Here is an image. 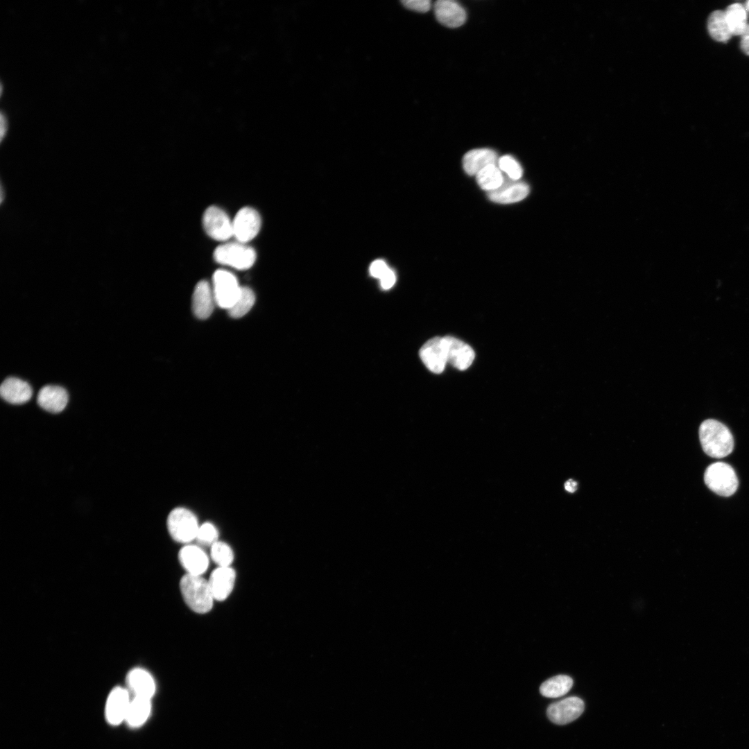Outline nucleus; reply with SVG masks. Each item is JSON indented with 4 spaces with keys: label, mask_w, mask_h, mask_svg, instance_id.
I'll use <instances>...</instances> for the list:
<instances>
[{
    "label": "nucleus",
    "mask_w": 749,
    "mask_h": 749,
    "mask_svg": "<svg viewBox=\"0 0 749 749\" xmlns=\"http://www.w3.org/2000/svg\"><path fill=\"white\" fill-rule=\"evenodd\" d=\"M699 438L702 448L708 456L721 458L733 450L734 440L728 428L723 423L712 419L703 421L699 427Z\"/></svg>",
    "instance_id": "1"
},
{
    "label": "nucleus",
    "mask_w": 749,
    "mask_h": 749,
    "mask_svg": "<svg viewBox=\"0 0 749 749\" xmlns=\"http://www.w3.org/2000/svg\"><path fill=\"white\" fill-rule=\"evenodd\" d=\"M182 597L191 610L198 614L210 611L214 601L208 580L202 576L186 574L180 582Z\"/></svg>",
    "instance_id": "2"
},
{
    "label": "nucleus",
    "mask_w": 749,
    "mask_h": 749,
    "mask_svg": "<svg viewBox=\"0 0 749 749\" xmlns=\"http://www.w3.org/2000/svg\"><path fill=\"white\" fill-rule=\"evenodd\" d=\"M166 524L171 537L186 544L196 540L200 526L195 514L183 507L173 509L168 515Z\"/></svg>",
    "instance_id": "3"
},
{
    "label": "nucleus",
    "mask_w": 749,
    "mask_h": 749,
    "mask_svg": "<svg viewBox=\"0 0 749 749\" xmlns=\"http://www.w3.org/2000/svg\"><path fill=\"white\" fill-rule=\"evenodd\" d=\"M215 261L237 270L250 268L256 260L255 250L239 241L230 242L218 246L214 252Z\"/></svg>",
    "instance_id": "4"
},
{
    "label": "nucleus",
    "mask_w": 749,
    "mask_h": 749,
    "mask_svg": "<svg viewBox=\"0 0 749 749\" xmlns=\"http://www.w3.org/2000/svg\"><path fill=\"white\" fill-rule=\"evenodd\" d=\"M704 481L712 491L723 497L732 495L738 487V479L734 469L723 462H716L708 466L705 472Z\"/></svg>",
    "instance_id": "5"
},
{
    "label": "nucleus",
    "mask_w": 749,
    "mask_h": 749,
    "mask_svg": "<svg viewBox=\"0 0 749 749\" xmlns=\"http://www.w3.org/2000/svg\"><path fill=\"white\" fill-rule=\"evenodd\" d=\"M212 287L216 304L227 310L233 305L241 289L236 277L223 269L217 270L214 273Z\"/></svg>",
    "instance_id": "6"
},
{
    "label": "nucleus",
    "mask_w": 749,
    "mask_h": 749,
    "mask_svg": "<svg viewBox=\"0 0 749 749\" xmlns=\"http://www.w3.org/2000/svg\"><path fill=\"white\" fill-rule=\"evenodd\" d=\"M203 225L206 233L216 241H224L233 236L232 221L218 207L210 206L205 211Z\"/></svg>",
    "instance_id": "7"
},
{
    "label": "nucleus",
    "mask_w": 749,
    "mask_h": 749,
    "mask_svg": "<svg viewBox=\"0 0 749 749\" xmlns=\"http://www.w3.org/2000/svg\"><path fill=\"white\" fill-rule=\"evenodd\" d=\"M261 217L253 208L241 209L232 221L233 236L236 241L246 243L253 239L261 227Z\"/></svg>",
    "instance_id": "8"
},
{
    "label": "nucleus",
    "mask_w": 749,
    "mask_h": 749,
    "mask_svg": "<svg viewBox=\"0 0 749 749\" xmlns=\"http://www.w3.org/2000/svg\"><path fill=\"white\" fill-rule=\"evenodd\" d=\"M585 709L584 702L571 696L551 704L546 711L549 720L557 725H565L578 718Z\"/></svg>",
    "instance_id": "9"
},
{
    "label": "nucleus",
    "mask_w": 749,
    "mask_h": 749,
    "mask_svg": "<svg viewBox=\"0 0 749 749\" xmlns=\"http://www.w3.org/2000/svg\"><path fill=\"white\" fill-rule=\"evenodd\" d=\"M419 355L430 371L441 373L447 363L444 338L434 337L427 341L420 348Z\"/></svg>",
    "instance_id": "10"
},
{
    "label": "nucleus",
    "mask_w": 749,
    "mask_h": 749,
    "mask_svg": "<svg viewBox=\"0 0 749 749\" xmlns=\"http://www.w3.org/2000/svg\"><path fill=\"white\" fill-rule=\"evenodd\" d=\"M130 700L126 689L120 687L114 688L106 701L105 712L107 721L112 725L125 721Z\"/></svg>",
    "instance_id": "11"
},
{
    "label": "nucleus",
    "mask_w": 749,
    "mask_h": 749,
    "mask_svg": "<svg viewBox=\"0 0 749 749\" xmlns=\"http://www.w3.org/2000/svg\"><path fill=\"white\" fill-rule=\"evenodd\" d=\"M443 338L446 346L447 363L460 370L467 369L475 357L472 348L456 338L450 336Z\"/></svg>",
    "instance_id": "12"
},
{
    "label": "nucleus",
    "mask_w": 749,
    "mask_h": 749,
    "mask_svg": "<svg viewBox=\"0 0 749 749\" xmlns=\"http://www.w3.org/2000/svg\"><path fill=\"white\" fill-rule=\"evenodd\" d=\"M179 560L187 574L202 576L208 568L209 558L198 545L187 544L180 551Z\"/></svg>",
    "instance_id": "13"
},
{
    "label": "nucleus",
    "mask_w": 749,
    "mask_h": 749,
    "mask_svg": "<svg viewBox=\"0 0 749 749\" xmlns=\"http://www.w3.org/2000/svg\"><path fill=\"white\" fill-rule=\"evenodd\" d=\"M236 580L235 571L231 567H218L208 580L214 600L223 601L233 590Z\"/></svg>",
    "instance_id": "14"
},
{
    "label": "nucleus",
    "mask_w": 749,
    "mask_h": 749,
    "mask_svg": "<svg viewBox=\"0 0 749 749\" xmlns=\"http://www.w3.org/2000/svg\"><path fill=\"white\" fill-rule=\"evenodd\" d=\"M216 301L212 286L201 280L195 286L192 296V311L199 319L209 318L213 312Z\"/></svg>",
    "instance_id": "15"
},
{
    "label": "nucleus",
    "mask_w": 749,
    "mask_h": 749,
    "mask_svg": "<svg viewBox=\"0 0 749 749\" xmlns=\"http://www.w3.org/2000/svg\"><path fill=\"white\" fill-rule=\"evenodd\" d=\"M434 12L437 20L449 28L463 25L466 19L464 8L452 0H438L434 3Z\"/></svg>",
    "instance_id": "16"
},
{
    "label": "nucleus",
    "mask_w": 749,
    "mask_h": 749,
    "mask_svg": "<svg viewBox=\"0 0 749 749\" xmlns=\"http://www.w3.org/2000/svg\"><path fill=\"white\" fill-rule=\"evenodd\" d=\"M529 193V187L519 180H506L500 187L488 192L489 198L497 203L509 204L519 202Z\"/></svg>",
    "instance_id": "17"
},
{
    "label": "nucleus",
    "mask_w": 749,
    "mask_h": 749,
    "mask_svg": "<svg viewBox=\"0 0 749 749\" xmlns=\"http://www.w3.org/2000/svg\"><path fill=\"white\" fill-rule=\"evenodd\" d=\"M37 401L39 406L45 411L57 413L66 407L68 394L66 390L60 386L48 385L39 391Z\"/></svg>",
    "instance_id": "18"
},
{
    "label": "nucleus",
    "mask_w": 749,
    "mask_h": 749,
    "mask_svg": "<svg viewBox=\"0 0 749 749\" xmlns=\"http://www.w3.org/2000/svg\"><path fill=\"white\" fill-rule=\"evenodd\" d=\"M0 394L1 397L8 403L21 404L29 401L33 391L26 381L17 377H8L1 384Z\"/></svg>",
    "instance_id": "19"
},
{
    "label": "nucleus",
    "mask_w": 749,
    "mask_h": 749,
    "mask_svg": "<svg viewBox=\"0 0 749 749\" xmlns=\"http://www.w3.org/2000/svg\"><path fill=\"white\" fill-rule=\"evenodd\" d=\"M497 153L489 148H476L466 153L463 158V166L470 175H476L485 167L498 163Z\"/></svg>",
    "instance_id": "20"
},
{
    "label": "nucleus",
    "mask_w": 749,
    "mask_h": 749,
    "mask_svg": "<svg viewBox=\"0 0 749 749\" xmlns=\"http://www.w3.org/2000/svg\"><path fill=\"white\" fill-rule=\"evenodd\" d=\"M129 687L135 696L150 698L155 691V683L151 675L141 668L132 669L128 675Z\"/></svg>",
    "instance_id": "21"
},
{
    "label": "nucleus",
    "mask_w": 749,
    "mask_h": 749,
    "mask_svg": "<svg viewBox=\"0 0 749 749\" xmlns=\"http://www.w3.org/2000/svg\"><path fill=\"white\" fill-rule=\"evenodd\" d=\"M150 699L135 696L131 699L125 721L131 727L141 725L150 712Z\"/></svg>",
    "instance_id": "22"
},
{
    "label": "nucleus",
    "mask_w": 749,
    "mask_h": 749,
    "mask_svg": "<svg viewBox=\"0 0 749 749\" xmlns=\"http://www.w3.org/2000/svg\"><path fill=\"white\" fill-rule=\"evenodd\" d=\"M573 680L566 675H558L544 681L540 687L541 694L546 698H558L569 691Z\"/></svg>",
    "instance_id": "23"
},
{
    "label": "nucleus",
    "mask_w": 749,
    "mask_h": 749,
    "mask_svg": "<svg viewBox=\"0 0 749 749\" xmlns=\"http://www.w3.org/2000/svg\"><path fill=\"white\" fill-rule=\"evenodd\" d=\"M708 31L715 40L727 42L732 35L729 28L725 12L716 10L711 13L707 20Z\"/></svg>",
    "instance_id": "24"
},
{
    "label": "nucleus",
    "mask_w": 749,
    "mask_h": 749,
    "mask_svg": "<svg viewBox=\"0 0 749 749\" xmlns=\"http://www.w3.org/2000/svg\"><path fill=\"white\" fill-rule=\"evenodd\" d=\"M476 175L479 187L488 192L500 187L504 181L501 171L497 164H491L485 167Z\"/></svg>",
    "instance_id": "25"
},
{
    "label": "nucleus",
    "mask_w": 749,
    "mask_h": 749,
    "mask_svg": "<svg viewBox=\"0 0 749 749\" xmlns=\"http://www.w3.org/2000/svg\"><path fill=\"white\" fill-rule=\"evenodd\" d=\"M725 15L732 35H741L747 26L746 12L743 6L733 3L727 8Z\"/></svg>",
    "instance_id": "26"
},
{
    "label": "nucleus",
    "mask_w": 749,
    "mask_h": 749,
    "mask_svg": "<svg viewBox=\"0 0 749 749\" xmlns=\"http://www.w3.org/2000/svg\"><path fill=\"white\" fill-rule=\"evenodd\" d=\"M255 302V295L252 290L247 286H241L238 298L227 310L228 313L234 318H241L249 312Z\"/></svg>",
    "instance_id": "27"
},
{
    "label": "nucleus",
    "mask_w": 749,
    "mask_h": 749,
    "mask_svg": "<svg viewBox=\"0 0 749 749\" xmlns=\"http://www.w3.org/2000/svg\"><path fill=\"white\" fill-rule=\"evenodd\" d=\"M210 555L218 567H230L234 560L232 548L221 541H217L211 546Z\"/></svg>",
    "instance_id": "28"
},
{
    "label": "nucleus",
    "mask_w": 749,
    "mask_h": 749,
    "mask_svg": "<svg viewBox=\"0 0 749 749\" xmlns=\"http://www.w3.org/2000/svg\"><path fill=\"white\" fill-rule=\"evenodd\" d=\"M497 164L499 169L505 172L510 180H519L522 176L523 171L521 165L511 155L501 157Z\"/></svg>",
    "instance_id": "29"
},
{
    "label": "nucleus",
    "mask_w": 749,
    "mask_h": 749,
    "mask_svg": "<svg viewBox=\"0 0 749 749\" xmlns=\"http://www.w3.org/2000/svg\"><path fill=\"white\" fill-rule=\"evenodd\" d=\"M218 537L217 528L210 522H205L200 525L196 540L202 545L212 546L216 542Z\"/></svg>",
    "instance_id": "30"
},
{
    "label": "nucleus",
    "mask_w": 749,
    "mask_h": 749,
    "mask_svg": "<svg viewBox=\"0 0 749 749\" xmlns=\"http://www.w3.org/2000/svg\"><path fill=\"white\" fill-rule=\"evenodd\" d=\"M402 3L406 8L420 12H426L431 8L429 0H404Z\"/></svg>",
    "instance_id": "31"
},
{
    "label": "nucleus",
    "mask_w": 749,
    "mask_h": 749,
    "mask_svg": "<svg viewBox=\"0 0 749 749\" xmlns=\"http://www.w3.org/2000/svg\"><path fill=\"white\" fill-rule=\"evenodd\" d=\"M388 268V266L384 260L377 259L371 264L369 271L373 277L379 278L380 279Z\"/></svg>",
    "instance_id": "32"
},
{
    "label": "nucleus",
    "mask_w": 749,
    "mask_h": 749,
    "mask_svg": "<svg viewBox=\"0 0 749 749\" xmlns=\"http://www.w3.org/2000/svg\"><path fill=\"white\" fill-rule=\"evenodd\" d=\"M395 281L396 275L395 272L392 269L388 268V270L384 273V275L381 277L380 284L382 289H389L395 284Z\"/></svg>",
    "instance_id": "33"
},
{
    "label": "nucleus",
    "mask_w": 749,
    "mask_h": 749,
    "mask_svg": "<svg viewBox=\"0 0 749 749\" xmlns=\"http://www.w3.org/2000/svg\"><path fill=\"white\" fill-rule=\"evenodd\" d=\"M741 35V48L746 54L749 55V24H747Z\"/></svg>",
    "instance_id": "34"
},
{
    "label": "nucleus",
    "mask_w": 749,
    "mask_h": 749,
    "mask_svg": "<svg viewBox=\"0 0 749 749\" xmlns=\"http://www.w3.org/2000/svg\"><path fill=\"white\" fill-rule=\"evenodd\" d=\"M0 119H1V125H0V126H1V130H0L1 141H2L3 139V138H4V137L6 136V132H7V130H8L7 117H6V114L3 113V111L1 112Z\"/></svg>",
    "instance_id": "35"
},
{
    "label": "nucleus",
    "mask_w": 749,
    "mask_h": 749,
    "mask_svg": "<svg viewBox=\"0 0 749 749\" xmlns=\"http://www.w3.org/2000/svg\"><path fill=\"white\" fill-rule=\"evenodd\" d=\"M577 483L573 479H569L565 483V490L571 493L574 492L577 489Z\"/></svg>",
    "instance_id": "36"
},
{
    "label": "nucleus",
    "mask_w": 749,
    "mask_h": 749,
    "mask_svg": "<svg viewBox=\"0 0 749 749\" xmlns=\"http://www.w3.org/2000/svg\"><path fill=\"white\" fill-rule=\"evenodd\" d=\"M746 8L749 10V1L746 3Z\"/></svg>",
    "instance_id": "37"
}]
</instances>
